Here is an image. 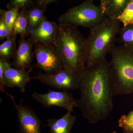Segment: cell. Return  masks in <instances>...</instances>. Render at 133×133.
Returning <instances> with one entry per match:
<instances>
[{
  "label": "cell",
  "mask_w": 133,
  "mask_h": 133,
  "mask_svg": "<svg viewBox=\"0 0 133 133\" xmlns=\"http://www.w3.org/2000/svg\"><path fill=\"white\" fill-rule=\"evenodd\" d=\"M17 36L7 38L0 45V57L6 62H9L11 58L14 57L16 49Z\"/></svg>",
  "instance_id": "17"
},
{
  "label": "cell",
  "mask_w": 133,
  "mask_h": 133,
  "mask_svg": "<svg viewBox=\"0 0 133 133\" xmlns=\"http://www.w3.org/2000/svg\"><path fill=\"white\" fill-rule=\"evenodd\" d=\"M10 31L5 22L1 17H0V40L2 41L4 38H9L14 36Z\"/></svg>",
  "instance_id": "23"
},
{
  "label": "cell",
  "mask_w": 133,
  "mask_h": 133,
  "mask_svg": "<svg viewBox=\"0 0 133 133\" xmlns=\"http://www.w3.org/2000/svg\"><path fill=\"white\" fill-rule=\"evenodd\" d=\"M117 41L125 48L133 50V24L121 28Z\"/></svg>",
  "instance_id": "18"
},
{
  "label": "cell",
  "mask_w": 133,
  "mask_h": 133,
  "mask_svg": "<svg viewBox=\"0 0 133 133\" xmlns=\"http://www.w3.org/2000/svg\"><path fill=\"white\" fill-rule=\"evenodd\" d=\"M117 132H116V131H114L113 132H111L109 133H116Z\"/></svg>",
  "instance_id": "27"
},
{
  "label": "cell",
  "mask_w": 133,
  "mask_h": 133,
  "mask_svg": "<svg viewBox=\"0 0 133 133\" xmlns=\"http://www.w3.org/2000/svg\"><path fill=\"white\" fill-rule=\"evenodd\" d=\"M47 6L37 4L28 9V25L30 31L36 28L45 16L44 13Z\"/></svg>",
  "instance_id": "14"
},
{
  "label": "cell",
  "mask_w": 133,
  "mask_h": 133,
  "mask_svg": "<svg viewBox=\"0 0 133 133\" xmlns=\"http://www.w3.org/2000/svg\"><path fill=\"white\" fill-rule=\"evenodd\" d=\"M118 125L124 133H133V110L121 117Z\"/></svg>",
  "instance_id": "21"
},
{
  "label": "cell",
  "mask_w": 133,
  "mask_h": 133,
  "mask_svg": "<svg viewBox=\"0 0 133 133\" xmlns=\"http://www.w3.org/2000/svg\"><path fill=\"white\" fill-rule=\"evenodd\" d=\"M35 66L47 74L57 73L64 69L61 59L54 45L38 43L34 44Z\"/></svg>",
  "instance_id": "7"
},
{
  "label": "cell",
  "mask_w": 133,
  "mask_h": 133,
  "mask_svg": "<svg viewBox=\"0 0 133 133\" xmlns=\"http://www.w3.org/2000/svg\"><path fill=\"white\" fill-rule=\"evenodd\" d=\"M110 54L116 95L133 94V50L115 46Z\"/></svg>",
  "instance_id": "4"
},
{
  "label": "cell",
  "mask_w": 133,
  "mask_h": 133,
  "mask_svg": "<svg viewBox=\"0 0 133 133\" xmlns=\"http://www.w3.org/2000/svg\"><path fill=\"white\" fill-rule=\"evenodd\" d=\"M93 1H94V0H93ZM100 6L102 9L103 12H104V13L105 10L108 0H100Z\"/></svg>",
  "instance_id": "26"
},
{
  "label": "cell",
  "mask_w": 133,
  "mask_h": 133,
  "mask_svg": "<svg viewBox=\"0 0 133 133\" xmlns=\"http://www.w3.org/2000/svg\"><path fill=\"white\" fill-rule=\"evenodd\" d=\"M121 23L117 19L107 17L90 29L86 38L87 66H91L106 59L108 54L115 46Z\"/></svg>",
  "instance_id": "3"
},
{
  "label": "cell",
  "mask_w": 133,
  "mask_h": 133,
  "mask_svg": "<svg viewBox=\"0 0 133 133\" xmlns=\"http://www.w3.org/2000/svg\"><path fill=\"white\" fill-rule=\"evenodd\" d=\"M56 49L64 69L76 72L86 66V38L76 27L58 24Z\"/></svg>",
  "instance_id": "2"
},
{
  "label": "cell",
  "mask_w": 133,
  "mask_h": 133,
  "mask_svg": "<svg viewBox=\"0 0 133 133\" xmlns=\"http://www.w3.org/2000/svg\"><path fill=\"white\" fill-rule=\"evenodd\" d=\"M59 0H37V4L42 6H46L51 3L55 2Z\"/></svg>",
  "instance_id": "25"
},
{
  "label": "cell",
  "mask_w": 133,
  "mask_h": 133,
  "mask_svg": "<svg viewBox=\"0 0 133 133\" xmlns=\"http://www.w3.org/2000/svg\"><path fill=\"white\" fill-rule=\"evenodd\" d=\"M32 71L31 68L28 71L25 69L13 68L9 62L5 61L4 77L6 87H17L22 92H25L26 85L31 79L30 73Z\"/></svg>",
  "instance_id": "11"
},
{
  "label": "cell",
  "mask_w": 133,
  "mask_h": 133,
  "mask_svg": "<svg viewBox=\"0 0 133 133\" xmlns=\"http://www.w3.org/2000/svg\"><path fill=\"white\" fill-rule=\"evenodd\" d=\"M11 99L17 112L20 133H41V120L33 110L24 105L23 100L17 104L14 96Z\"/></svg>",
  "instance_id": "9"
},
{
  "label": "cell",
  "mask_w": 133,
  "mask_h": 133,
  "mask_svg": "<svg viewBox=\"0 0 133 133\" xmlns=\"http://www.w3.org/2000/svg\"><path fill=\"white\" fill-rule=\"evenodd\" d=\"M28 9L23 8L20 10L12 29L14 35H19L21 37L25 38L29 35L28 25Z\"/></svg>",
  "instance_id": "15"
},
{
  "label": "cell",
  "mask_w": 133,
  "mask_h": 133,
  "mask_svg": "<svg viewBox=\"0 0 133 133\" xmlns=\"http://www.w3.org/2000/svg\"><path fill=\"white\" fill-rule=\"evenodd\" d=\"M117 19L123 26L133 24V0H131Z\"/></svg>",
  "instance_id": "20"
},
{
  "label": "cell",
  "mask_w": 133,
  "mask_h": 133,
  "mask_svg": "<svg viewBox=\"0 0 133 133\" xmlns=\"http://www.w3.org/2000/svg\"><path fill=\"white\" fill-rule=\"evenodd\" d=\"M93 0H86L80 5L69 9L58 19V24L90 29L101 22L107 17Z\"/></svg>",
  "instance_id": "5"
},
{
  "label": "cell",
  "mask_w": 133,
  "mask_h": 133,
  "mask_svg": "<svg viewBox=\"0 0 133 133\" xmlns=\"http://www.w3.org/2000/svg\"><path fill=\"white\" fill-rule=\"evenodd\" d=\"M76 119V116L72 115L70 111H67L60 118L49 119L48 126L50 129V133H71Z\"/></svg>",
  "instance_id": "13"
},
{
  "label": "cell",
  "mask_w": 133,
  "mask_h": 133,
  "mask_svg": "<svg viewBox=\"0 0 133 133\" xmlns=\"http://www.w3.org/2000/svg\"><path fill=\"white\" fill-rule=\"evenodd\" d=\"M131 0H108L105 11L107 17L117 19Z\"/></svg>",
  "instance_id": "16"
},
{
  "label": "cell",
  "mask_w": 133,
  "mask_h": 133,
  "mask_svg": "<svg viewBox=\"0 0 133 133\" xmlns=\"http://www.w3.org/2000/svg\"><path fill=\"white\" fill-rule=\"evenodd\" d=\"M57 30L58 24L45 16L36 28L30 31L29 40L33 44L40 43L56 46Z\"/></svg>",
  "instance_id": "10"
},
{
  "label": "cell",
  "mask_w": 133,
  "mask_h": 133,
  "mask_svg": "<svg viewBox=\"0 0 133 133\" xmlns=\"http://www.w3.org/2000/svg\"><path fill=\"white\" fill-rule=\"evenodd\" d=\"M34 5V0H10L7 5V8L8 10L17 7L29 8Z\"/></svg>",
  "instance_id": "22"
},
{
  "label": "cell",
  "mask_w": 133,
  "mask_h": 133,
  "mask_svg": "<svg viewBox=\"0 0 133 133\" xmlns=\"http://www.w3.org/2000/svg\"><path fill=\"white\" fill-rule=\"evenodd\" d=\"M31 97L46 108L57 107L71 112L74 108L77 107V101L68 91L49 90L44 94L34 92Z\"/></svg>",
  "instance_id": "8"
},
{
  "label": "cell",
  "mask_w": 133,
  "mask_h": 133,
  "mask_svg": "<svg viewBox=\"0 0 133 133\" xmlns=\"http://www.w3.org/2000/svg\"><path fill=\"white\" fill-rule=\"evenodd\" d=\"M21 9L20 8L18 7L8 9V10H5L2 9H0V17L2 18L5 24L12 33V29L15 21Z\"/></svg>",
  "instance_id": "19"
},
{
  "label": "cell",
  "mask_w": 133,
  "mask_h": 133,
  "mask_svg": "<svg viewBox=\"0 0 133 133\" xmlns=\"http://www.w3.org/2000/svg\"><path fill=\"white\" fill-rule=\"evenodd\" d=\"M33 45L29 40L21 37L13 58L12 65L16 69H27L30 66L34 55L32 51Z\"/></svg>",
  "instance_id": "12"
},
{
  "label": "cell",
  "mask_w": 133,
  "mask_h": 133,
  "mask_svg": "<svg viewBox=\"0 0 133 133\" xmlns=\"http://www.w3.org/2000/svg\"><path fill=\"white\" fill-rule=\"evenodd\" d=\"M4 60L0 58V91L11 98L13 96L6 92L5 90V87H6L4 77Z\"/></svg>",
  "instance_id": "24"
},
{
  "label": "cell",
  "mask_w": 133,
  "mask_h": 133,
  "mask_svg": "<svg viewBox=\"0 0 133 133\" xmlns=\"http://www.w3.org/2000/svg\"><path fill=\"white\" fill-rule=\"evenodd\" d=\"M80 97L77 107L89 123L107 118L113 108L116 95L112 72L106 58L79 72Z\"/></svg>",
  "instance_id": "1"
},
{
  "label": "cell",
  "mask_w": 133,
  "mask_h": 133,
  "mask_svg": "<svg viewBox=\"0 0 133 133\" xmlns=\"http://www.w3.org/2000/svg\"><path fill=\"white\" fill-rule=\"evenodd\" d=\"M79 72L63 69L55 74L39 72L31 77L50 87L63 90H73L78 88L80 76Z\"/></svg>",
  "instance_id": "6"
}]
</instances>
